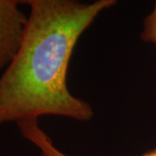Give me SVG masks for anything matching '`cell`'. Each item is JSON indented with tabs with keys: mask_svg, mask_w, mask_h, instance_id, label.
<instances>
[{
	"mask_svg": "<svg viewBox=\"0 0 156 156\" xmlns=\"http://www.w3.org/2000/svg\"><path fill=\"white\" fill-rule=\"evenodd\" d=\"M25 35L15 58L0 76V125L37 121L44 115L88 122L91 106L67 86L74 49L82 34L115 0H28Z\"/></svg>",
	"mask_w": 156,
	"mask_h": 156,
	"instance_id": "obj_1",
	"label": "cell"
},
{
	"mask_svg": "<svg viewBox=\"0 0 156 156\" xmlns=\"http://www.w3.org/2000/svg\"><path fill=\"white\" fill-rule=\"evenodd\" d=\"M22 1L0 0V70L15 58L25 35L29 17L19 9Z\"/></svg>",
	"mask_w": 156,
	"mask_h": 156,
	"instance_id": "obj_2",
	"label": "cell"
},
{
	"mask_svg": "<svg viewBox=\"0 0 156 156\" xmlns=\"http://www.w3.org/2000/svg\"><path fill=\"white\" fill-rule=\"evenodd\" d=\"M19 129L23 138L30 140L38 147L41 156H68L54 146L51 139L39 128L37 122L23 123ZM140 156H156V148Z\"/></svg>",
	"mask_w": 156,
	"mask_h": 156,
	"instance_id": "obj_3",
	"label": "cell"
},
{
	"mask_svg": "<svg viewBox=\"0 0 156 156\" xmlns=\"http://www.w3.org/2000/svg\"><path fill=\"white\" fill-rule=\"evenodd\" d=\"M144 29L140 37L145 42L156 44V2L154 8L144 20Z\"/></svg>",
	"mask_w": 156,
	"mask_h": 156,
	"instance_id": "obj_4",
	"label": "cell"
}]
</instances>
